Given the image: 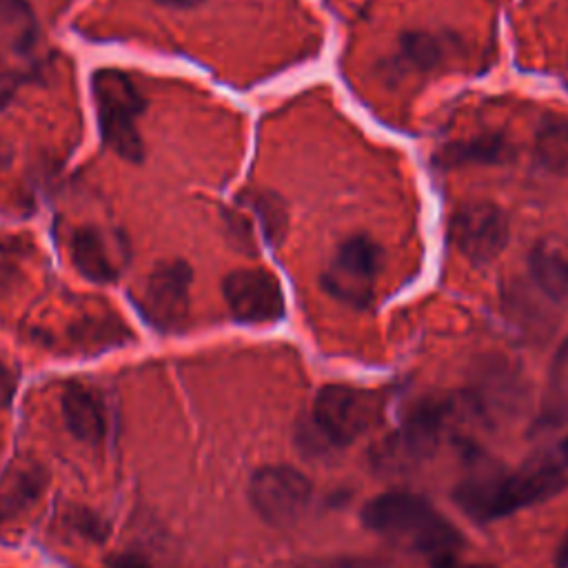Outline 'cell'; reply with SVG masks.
I'll list each match as a JSON object with an SVG mask.
<instances>
[{
    "label": "cell",
    "mask_w": 568,
    "mask_h": 568,
    "mask_svg": "<svg viewBox=\"0 0 568 568\" xmlns=\"http://www.w3.org/2000/svg\"><path fill=\"white\" fill-rule=\"evenodd\" d=\"M158 4H164V7H173V9H191L195 4H200L202 0H155Z\"/></svg>",
    "instance_id": "obj_26"
},
{
    "label": "cell",
    "mask_w": 568,
    "mask_h": 568,
    "mask_svg": "<svg viewBox=\"0 0 568 568\" xmlns=\"http://www.w3.org/2000/svg\"><path fill=\"white\" fill-rule=\"evenodd\" d=\"M528 271L537 291L552 302L568 297V244L541 240L528 260Z\"/></svg>",
    "instance_id": "obj_15"
},
{
    "label": "cell",
    "mask_w": 568,
    "mask_h": 568,
    "mask_svg": "<svg viewBox=\"0 0 568 568\" xmlns=\"http://www.w3.org/2000/svg\"><path fill=\"white\" fill-rule=\"evenodd\" d=\"M311 493L308 477L286 464L257 468L248 484L251 506L275 528L293 526L306 513Z\"/></svg>",
    "instance_id": "obj_5"
},
{
    "label": "cell",
    "mask_w": 568,
    "mask_h": 568,
    "mask_svg": "<svg viewBox=\"0 0 568 568\" xmlns=\"http://www.w3.org/2000/svg\"><path fill=\"white\" fill-rule=\"evenodd\" d=\"M510 146L501 135H481L466 142L448 144L439 151L444 164H473V162H501L508 155Z\"/></svg>",
    "instance_id": "obj_19"
},
{
    "label": "cell",
    "mask_w": 568,
    "mask_h": 568,
    "mask_svg": "<svg viewBox=\"0 0 568 568\" xmlns=\"http://www.w3.org/2000/svg\"><path fill=\"white\" fill-rule=\"evenodd\" d=\"M448 240L468 262L488 264L508 242L506 215L493 202H462L448 220Z\"/></svg>",
    "instance_id": "obj_9"
},
{
    "label": "cell",
    "mask_w": 568,
    "mask_h": 568,
    "mask_svg": "<svg viewBox=\"0 0 568 568\" xmlns=\"http://www.w3.org/2000/svg\"><path fill=\"white\" fill-rule=\"evenodd\" d=\"M44 486V475L38 466H16L0 484V524L24 510L38 499Z\"/></svg>",
    "instance_id": "obj_16"
},
{
    "label": "cell",
    "mask_w": 568,
    "mask_h": 568,
    "mask_svg": "<svg viewBox=\"0 0 568 568\" xmlns=\"http://www.w3.org/2000/svg\"><path fill=\"white\" fill-rule=\"evenodd\" d=\"M433 568H488V566H481V564H464V561H457L455 557H450V559L435 561Z\"/></svg>",
    "instance_id": "obj_25"
},
{
    "label": "cell",
    "mask_w": 568,
    "mask_h": 568,
    "mask_svg": "<svg viewBox=\"0 0 568 568\" xmlns=\"http://www.w3.org/2000/svg\"><path fill=\"white\" fill-rule=\"evenodd\" d=\"M0 27L20 55H31L38 47V24L27 2L0 0Z\"/></svg>",
    "instance_id": "obj_18"
},
{
    "label": "cell",
    "mask_w": 568,
    "mask_h": 568,
    "mask_svg": "<svg viewBox=\"0 0 568 568\" xmlns=\"http://www.w3.org/2000/svg\"><path fill=\"white\" fill-rule=\"evenodd\" d=\"M557 564H559V568H568V535L564 537V541H561V546H559Z\"/></svg>",
    "instance_id": "obj_27"
},
{
    "label": "cell",
    "mask_w": 568,
    "mask_h": 568,
    "mask_svg": "<svg viewBox=\"0 0 568 568\" xmlns=\"http://www.w3.org/2000/svg\"><path fill=\"white\" fill-rule=\"evenodd\" d=\"M22 78L24 73L20 69H16L13 64L0 58V109H4L13 100Z\"/></svg>",
    "instance_id": "obj_22"
},
{
    "label": "cell",
    "mask_w": 568,
    "mask_h": 568,
    "mask_svg": "<svg viewBox=\"0 0 568 568\" xmlns=\"http://www.w3.org/2000/svg\"><path fill=\"white\" fill-rule=\"evenodd\" d=\"M535 155L555 175L568 178V118L548 115L535 135Z\"/></svg>",
    "instance_id": "obj_17"
},
{
    "label": "cell",
    "mask_w": 568,
    "mask_h": 568,
    "mask_svg": "<svg viewBox=\"0 0 568 568\" xmlns=\"http://www.w3.org/2000/svg\"><path fill=\"white\" fill-rule=\"evenodd\" d=\"M568 484V437L550 453L508 470H486L459 481L453 499L475 521H495L559 493Z\"/></svg>",
    "instance_id": "obj_1"
},
{
    "label": "cell",
    "mask_w": 568,
    "mask_h": 568,
    "mask_svg": "<svg viewBox=\"0 0 568 568\" xmlns=\"http://www.w3.org/2000/svg\"><path fill=\"white\" fill-rule=\"evenodd\" d=\"M29 251L18 237H0V293L11 291L22 275Z\"/></svg>",
    "instance_id": "obj_21"
},
{
    "label": "cell",
    "mask_w": 568,
    "mask_h": 568,
    "mask_svg": "<svg viewBox=\"0 0 568 568\" xmlns=\"http://www.w3.org/2000/svg\"><path fill=\"white\" fill-rule=\"evenodd\" d=\"M13 390H16V377H13V373L0 362V408H4V406L11 402Z\"/></svg>",
    "instance_id": "obj_23"
},
{
    "label": "cell",
    "mask_w": 568,
    "mask_h": 568,
    "mask_svg": "<svg viewBox=\"0 0 568 568\" xmlns=\"http://www.w3.org/2000/svg\"><path fill=\"white\" fill-rule=\"evenodd\" d=\"M444 55H446L444 44L435 36L424 31L406 33L399 42V60L417 71H430L439 67Z\"/></svg>",
    "instance_id": "obj_20"
},
{
    "label": "cell",
    "mask_w": 568,
    "mask_h": 568,
    "mask_svg": "<svg viewBox=\"0 0 568 568\" xmlns=\"http://www.w3.org/2000/svg\"><path fill=\"white\" fill-rule=\"evenodd\" d=\"M384 395L348 384L322 386L313 399L308 439L322 448L348 446L375 428L384 415Z\"/></svg>",
    "instance_id": "obj_3"
},
{
    "label": "cell",
    "mask_w": 568,
    "mask_h": 568,
    "mask_svg": "<svg viewBox=\"0 0 568 568\" xmlns=\"http://www.w3.org/2000/svg\"><path fill=\"white\" fill-rule=\"evenodd\" d=\"M377 268V244L366 235H351L335 248L322 275V284L339 302L362 308L373 297Z\"/></svg>",
    "instance_id": "obj_7"
},
{
    "label": "cell",
    "mask_w": 568,
    "mask_h": 568,
    "mask_svg": "<svg viewBox=\"0 0 568 568\" xmlns=\"http://www.w3.org/2000/svg\"><path fill=\"white\" fill-rule=\"evenodd\" d=\"M191 280L193 273L184 260L160 262L146 275L135 302L153 328L162 333L184 328L191 304Z\"/></svg>",
    "instance_id": "obj_6"
},
{
    "label": "cell",
    "mask_w": 568,
    "mask_h": 568,
    "mask_svg": "<svg viewBox=\"0 0 568 568\" xmlns=\"http://www.w3.org/2000/svg\"><path fill=\"white\" fill-rule=\"evenodd\" d=\"M231 315L242 324H273L284 317L286 304L277 277L266 268H237L222 282Z\"/></svg>",
    "instance_id": "obj_11"
},
{
    "label": "cell",
    "mask_w": 568,
    "mask_h": 568,
    "mask_svg": "<svg viewBox=\"0 0 568 568\" xmlns=\"http://www.w3.org/2000/svg\"><path fill=\"white\" fill-rule=\"evenodd\" d=\"M69 251L73 266L91 282H113L118 280L122 266L126 264V244L120 235L82 226L75 229L69 240Z\"/></svg>",
    "instance_id": "obj_12"
},
{
    "label": "cell",
    "mask_w": 568,
    "mask_h": 568,
    "mask_svg": "<svg viewBox=\"0 0 568 568\" xmlns=\"http://www.w3.org/2000/svg\"><path fill=\"white\" fill-rule=\"evenodd\" d=\"M566 424H568V339L559 344V348L550 359L539 410H537V417L532 419V433L557 430Z\"/></svg>",
    "instance_id": "obj_14"
},
{
    "label": "cell",
    "mask_w": 568,
    "mask_h": 568,
    "mask_svg": "<svg viewBox=\"0 0 568 568\" xmlns=\"http://www.w3.org/2000/svg\"><path fill=\"white\" fill-rule=\"evenodd\" d=\"M362 524L386 541L430 557L450 559L464 546L462 532L422 495L388 490L362 508Z\"/></svg>",
    "instance_id": "obj_2"
},
{
    "label": "cell",
    "mask_w": 568,
    "mask_h": 568,
    "mask_svg": "<svg viewBox=\"0 0 568 568\" xmlns=\"http://www.w3.org/2000/svg\"><path fill=\"white\" fill-rule=\"evenodd\" d=\"M453 415L455 402L450 397H424L413 406L399 430L384 442L377 462L386 466H402L430 455L446 430L448 417Z\"/></svg>",
    "instance_id": "obj_8"
},
{
    "label": "cell",
    "mask_w": 568,
    "mask_h": 568,
    "mask_svg": "<svg viewBox=\"0 0 568 568\" xmlns=\"http://www.w3.org/2000/svg\"><path fill=\"white\" fill-rule=\"evenodd\" d=\"M229 231L242 248L255 251L262 244L275 246L288 229L284 200L268 189H246L237 195L235 206L226 213Z\"/></svg>",
    "instance_id": "obj_10"
},
{
    "label": "cell",
    "mask_w": 568,
    "mask_h": 568,
    "mask_svg": "<svg viewBox=\"0 0 568 568\" xmlns=\"http://www.w3.org/2000/svg\"><path fill=\"white\" fill-rule=\"evenodd\" d=\"M62 415L69 430L87 444H100L109 430V413L102 393L89 384L71 382L62 390Z\"/></svg>",
    "instance_id": "obj_13"
},
{
    "label": "cell",
    "mask_w": 568,
    "mask_h": 568,
    "mask_svg": "<svg viewBox=\"0 0 568 568\" xmlns=\"http://www.w3.org/2000/svg\"><path fill=\"white\" fill-rule=\"evenodd\" d=\"M91 93L104 144L122 160L140 162L144 144L138 129V115L144 100L135 82L118 69H98L91 75Z\"/></svg>",
    "instance_id": "obj_4"
},
{
    "label": "cell",
    "mask_w": 568,
    "mask_h": 568,
    "mask_svg": "<svg viewBox=\"0 0 568 568\" xmlns=\"http://www.w3.org/2000/svg\"><path fill=\"white\" fill-rule=\"evenodd\" d=\"M111 566L113 568H146V564L140 557H135V555H122V557L113 559Z\"/></svg>",
    "instance_id": "obj_24"
}]
</instances>
